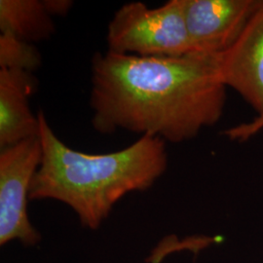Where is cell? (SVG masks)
Masks as SVG:
<instances>
[{"mask_svg":"<svg viewBox=\"0 0 263 263\" xmlns=\"http://www.w3.org/2000/svg\"><path fill=\"white\" fill-rule=\"evenodd\" d=\"M208 240H188L185 242H179L175 237H169L162 241V243L154 250L151 256V263H161L162 259L173 252L183 250V249H199L201 246H206Z\"/></svg>","mask_w":263,"mask_h":263,"instance_id":"cell-10","label":"cell"},{"mask_svg":"<svg viewBox=\"0 0 263 263\" xmlns=\"http://www.w3.org/2000/svg\"><path fill=\"white\" fill-rule=\"evenodd\" d=\"M218 54L139 57L98 52L91 65L96 131L151 135L179 143L216 125L226 106Z\"/></svg>","mask_w":263,"mask_h":263,"instance_id":"cell-1","label":"cell"},{"mask_svg":"<svg viewBox=\"0 0 263 263\" xmlns=\"http://www.w3.org/2000/svg\"><path fill=\"white\" fill-rule=\"evenodd\" d=\"M40 65L41 56L34 44L1 32L0 68L21 69L33 73Z\"/></svg>","mask_w":263,"mask_h":263,"instance_id":"cell-9","label":"cell"},{"mask_svg":"<svg viewBox=\"0 0 263 263\" xmlns=\"http://www.w3.org/2000/svg\"><path fill=\"white\" fill-rule=\"evenodd\" d=\"M42 159L39 137L0 151V244L18 239L37 242V232L28 220V200L33 177Z\"/></svg>","mask_w":263,"mask_h":263,"instance_id":"cell-4","label":"cell"},{"mask_svg":"<svg viewBox=\"0 0 263 263\" xmlns=\"http://www.w3.org/2000/svg\"><path fill=\"white\" fill-rule=\"evenodd\" d=\"M33 73L21 69L0 68V148L39 137L38 114L29 106L35 90Z\"/></svg>","mask_w":263,"mask_h":263,"instance_id":"cell-7","label":"cell"},{"mask_svg":"<svg viewBox=\"0 0 263 263\" xmlns=\"http://www.w3.org/2000/svg\"><path fill=\"white\" fill-rule=\"evenodd\" d=\"M259 0H183L188 34L195 52L221 54L232 46Z\"/></svg>","mask_w":263,"mask_h":263,"instance_id":"cell-5","label":"cell"},{"mask_svg":"<svg viewBox=\"0 0 263 263\" xmlns=\"http://www.w3.org/2000/svg\"><path fill=\"white\" fill-rule=\"evenodd\" d=\"M108 51L139 57H182L196 53L188 34L183 0L158 8L136 1L117 10L107 27Z\"/></svg>","mask_w":263,"mask_h":263,"instance_id":"cell-3","label":"cell"},{"mask_svg":"<svg viewBox=\"0 0 263 263\" xmlns=\"http://www.w3.org/2000/svg\"><path fill=\"white\" fill-rule=\"evenodd\" d=\"M50 14L55 16H66L73 6V2L69 0H44Z\"/></svg>","mask_w":263,"mask_h":263,"instance_id":"cell-12","label":"cell"},{"mask_svg":"<svg viewBox=\"0 0 263 263\" xmlns=\"http://www.w3.org/2000/svg\"><path fill=\"white\" fill-rule=\"evenodd\" d=\"M37 114L42 159L30 185L29 200L63 202L91 229L100 227L121 198L151 187L167 169L166 141L160 138L144 135L121 151L85 153L67 146L43 111Z\"/></svg>","mask_w":263,"mask_h":263,"instance_id":"cell-2","label":"cell"},{"mask_svg":"<svg viewBox=\"0 0 263 263\" xmlns=\"http://www.w3.org/2000/svg\"><path fill=\"white\" fill-rule=\"evenodd\" d=\"M0 30L34 44L55 31L44 0H0Z\"/></svg>","mask_w":263,"mask_h":263,"instance_id":"cell-8","label":"cell"},{"mask_svg":"<svg viewBox=\"0 0 263 263\" xmlns=\"http://www.w3.org/2000/svg\"><path fill=\"white\" fill-rule=\"evenodd\" d=\"M263 128V121L261 122L242 123L233 128H229L223 134L228 137L230 140H237V141H246L247 139L251 138L260 131Z\"/></svg>","mask_w":263,"mask_h":263,"instance_id":"cell-11","label":"cell"},{"mask_svg":"<svg viewBox=\"0 0 263 263\" xmlns=\"http://www.w3.org/2000/svg\"><path fill=\"white\" fill-rule=\"evenodd\" d=\"M218 66L226 87L235 90L263 121V0L232 46L218 54Z\"/></svg>","mask_w":263,"mask_h":263,"instance_id":"cell-6","label":"cell"}]
</instances>
